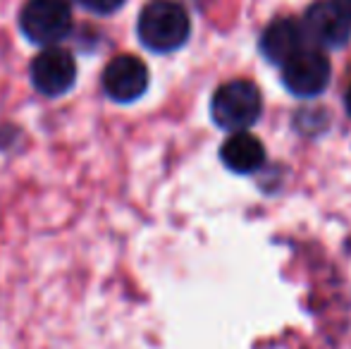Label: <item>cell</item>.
<instances>
[{
    "label": "cell",
    "instance_id": "1",
    "mask_svg": "<svg viewBox=\"0 0 351 349\" xmlns=\"http://www.w3.org/2000/svg\"><path fill=\"white\" fill-rule=\"evenodd\" d=\"M136 32L148 51L175 53L189 41L191 19L175 0H153L141 10Z\"/></svg>",
    "mask_w": 351,
    "mask_h": 349
},
{
    "label": "cell",
    "instance_id": "2",
    "mask_svg": "<svg viewBox=\"0 0 351 349\" xmlns=\"http://www.w3.org/2000/svg\"><path fill=\"white\" fill-rule=\"evenodd\" d=\"M263 112V98L256 84L246 80H232L217 86L210 98V117L220 130L246 132Z\"/></svg>",
    "mask_w": 351,
    "mask_h": 349
},
{
    "label": "cell",
    "instance_id": "3",
    "mask_svg": "<svg viewBox=\"0 0 351 349\" xmlns=\"http://www.w3.org/2000/svg\"><path fill=\"white\" fill-rule=\"evenodd\" d=\"M19 29L36 46H58L72 29V10L65 0H27Z\"/></svg>",
    "mask_w": 351,
    "mask_h": 349
},
{
    "label": "cell",
    "instance_id": "4",
    "mask_svg": "<svg viewBox=\"0 0 351 349\" xmlns=\"http://www.w3.org/2000/svg\"><path fill=\"white\" fill-rule=\"evenodd\" d=\"M282 84L296 98H315L330 86L332 65L328 56L318 48L308 46L282 65Z\"/></svg>",
    "mask_w": 351,
    "mask_h": 349
},
{
    "label": "cell",
    "instance_id": "5",
    "mask_svg": "<svg viewBox=\"0 0 351 349\" xmlns=\"http://www.w3.org/2000/svg\"><path fill=\"white\" fill-rule=\"evenodd\" d=\"M301 27L308 38V46L318 51H335L349 43L351 19L330 0H318L306 10Z\"/></svg>",
    "mask_w": 351,
    "mask_h": 349
},
{
    "label": "cell",
    "instance_id": "6",
    "mask_svg": "<svg viewBox=\"0 0 351 349\" xmlns=\"http://www.w3.org/2000/svg\"><path fill=\"white\" fill-rule=\"evenodd\" d=\"M29 75H32V84L38 93L48 98H58L74 86L77 62H74L70 51L60 46H51L34 58Z\"/></svg>",
    "mask_w": 351,
    "mask_h": 349
},
{
    "label": "cell",
    "instance_id": "7",
    "mask_svg": "<svg viewBox=\"0 0 351 349\" xmlns=\"http://www.w3.org/2000/svg\"><path fill=\"white\" fill-rule=\"evenodd\" d=\"M103 91L115 103H134L148 88V67L134 56H117L103 70Z\"/></svg>",
    "mask_w": 351,
    "mask_h": 349
},
{
    "label": "cell",
    "instance_id": "8",
    "mask_svg": "<svg viewBox=\"0 0 351 349\" xmlns=\"http://www.w3.org/2000/svg\"><path fill=\"white\" fill-rule=\"evenodd\" d=\"M261 56L273 65H287L294 56H299L304 48H308V38L301 27V22L289 17H280L265 27L261 34Z\"/></svg>",
    "mask_w": 351,
    "mask_h": 349
},
{
    "label": "cell",
    "instance_id": "9",
    "mask_svg": "<svg viewBox=\"0 0 351 349\" xmlns=\"http://www.w3.org/2000/svg\"><path fill=\"white\" fill-rule=\"evenodd\" d=\"M220 160L234 175H254L265 163V146L249 132H232L220 149Z\"/></svg>",
    "mask_w": 351,
    "mask_h": 349
},
{
    "label": "cell",
    "instance_id": "10",
    "mask_svg": "<svg viewBox=\"0 0 351 349\" xmlns=\"http://www.w3.org/2000/svg\"><path fill=\"white\" fill-rule=\"evenodd\" d=\"M77 3H82L84 8L96 14H112L125 5V0H77Z\"/></svg>",
    "mask_w": 351,
    "mask_h": 349
},
{
    "label": "cell",
    "instance_id": "11",
    "mask_svg": "<svg viewBox=\"0 0 351 349\" xmlns=\"http://www.w3.org/2000/svg\"><path fill=\"white\" fill-rule=\"evenodd\" d=\"M332 3L337 5V8L342 10V12L351 19V0H332Z\"/></svg>",
    "mask_w": 351,
    "mask_h": 349
},
{
    "label": "cell",
    "instance_id": "12",
    "mask_svg": "<svg viewBox=\"0 0 351 349\" xmlns=\"http://www.w3.org/2000/svg\"><path fill=\"white\" fill-rule=\"evenodd\" d=\"M344 108H347V112H349V117H351V86H349V91L344 93Z\"/></svg>",
    "mask_w": 351,
    "mask_h": 349
}]
</instances>
